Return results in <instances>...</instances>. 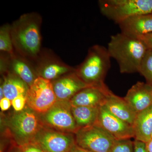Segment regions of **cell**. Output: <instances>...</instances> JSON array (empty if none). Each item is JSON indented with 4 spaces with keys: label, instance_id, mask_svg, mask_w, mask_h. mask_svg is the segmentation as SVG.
I'll return each mask as SVG.
<instances>
[{
    "label": "cell",
    "instance_id": "1",
    "mask_svg": "<svg viewBox=\"0 0 152 152\" xmlns=\"http://www.w3.org/2000/svg\"><path fill=\"white\" fill-rule=\"evenodd\" d=\"M41 22L39 15L25 14L11 26L13 46L24 58H35L39 56L41 43Z\"/></svg>",
    "mask_w": 152,
    "mask_h": 152
},
{
    "label": "cell",
    "instance_id": "2",
    "mask_svg": "<svg viewBox=\"0 0 152 152\" xmlns=\"http://www.w3.org/2000/svg\"><path fill=\"white\" fill-rule=\"evenodd\" d=\"M148 48L141 40L119 33L111 37L107 50L122 74L138 72Z\"/></svg>",
    "mask_w": 152,
    "mask_h": 152
},
{
    "label": "cell",
    "instance_id": "3",
    "mask_svg": "<svg viewBox=\"0 0 152 152\" xmlns=\"http://www.w3.org/2000/svg\"><path fill=\"white\" fill-rule=\"evenodd\" d=\"M107 48L95 45L89 50L84 61L75 72L83 81L91 87H107L104 80L111 66Z\"/></svg>",
    "mask_w": 152,
    "mask_h": 152
},
{
    "label": "cell",
    "instance_id": "4",
    "mask_svg": "<svg viewBox=\"0 0 152 152\" xmlns=\"http://www.w3.org/2000/svg\"><path fill=\"white\" fill-rule=\"evenodd\" d=\"M99 4L102 14L118 24L132 17L152 13V0H101Z\"/></svg>",
    "mask_w": 152,
    "mask_h": 152
},
{
    "label": "cell",
    "instance_id": "5",
    "mask_svg": "<svg viewBox=\"0 0 152 152\" xmlns=\"http://www.w3.org/2000/svg\"><path fill=\"white\" fill-rule=\"evenodd\" d=\"M76 144L92 152H111L116 140L99 125L80 128L75 133Z\"/></svg>",
    "mask_w": 152,
    "mask_h": 152
},
{
    "label": "cell",
    "instance_id": "6",
    "mask_svg": "<svg viewBox=\"0 0 152 152\" xmlns=\"http://www.w3.org/2000/svg\"><path fill=\"white\" fill-rule=\"evenodd\" d=\"M26 97L29 108L40 113L48 111L57 101L52 82L41 77L29 87Z\"/></svg>",
    "mask_w": 152,
    "mask_h": 152
},
{
    "label": "cell",
    "instance_id": "7",
    "mask_svg": "<svg viewBox=\"0 0 152 152\" xmlns=\"http://www.w3.org/2000/svg\"><path fill=\"white\" fill-rule=\"evenodd\" d=\"M9 125L16 137L26 143L37 134L39 123L37 116L31 109H24L11 118Z\"/></svg>",
    "mask_w": 152,
    "mask_h": 152
},
{
    "label": "cell",
    "instance_id": "8",
    "mask_svg": "<svg viewBox=\"0 0 152 152\" xmlns=\"http://www.w3.org/2000/svg\"><path fill=\"white\" fill-rule=\"evenodd\" d=\"M46 122L58 129L76 133L79 129L72 111L69 101H57L45 116Z\"/></svg>",
    "mask_w": 152,
    "mask_h": 152
},
{
    "label": "cell",
    "instance_id": "9",
    "mask_svg": "<svg viewBox=\"0 0 152 152\" xmlns=\"http://www.w3.org/2000/svg\"><path fill=\"white\" fill-rule=\"evenodd\" d=\"M95 124L105 130L117 140L134 138L132 126L114 116L104 106L100 107Z\"/></svg>",
    "mask_w": 152,
    "mask_h": 152
},
{
    "label": "cell",
    "instance_id": "10",
    "mask_svg": "<svg viewBox=\"0 0 152 152\" xmlns=\"http://www.w3.org/2000/svg\"><path fill=\"white\" fill-rule=\"evenodd\" d=\"M36 142L45 152H69L76 144L72 136L49 131L38 134Z\"/></svg>",
    "mask_w": 152,
    "mask_h": 152
},
{
    "label": "cell",
    "instance_id": "11",
    "mask_svg": "<svg viewBox=\"0 0 152 152\" xmlns=\"http://www.w3.org/2000/svg\"><path fill=\"white\" fill-rule=\"evenodd\" d=\"M53 85L57 101H69L82 90L91 87L83 81L75 71L58 79Z\"/></svg>",
    "mask_w": 152,
    "mask_h": 152
},
{
    "label": "cell",
    "instance_id": "12",
    "mask_svg": "<svg viewBox=\"0 0 152 152\" xmlns=\"http://www.w3.org/2000/svg\"><path fill=\"white\" fill-rule=\"evenodd\" d=\"M111 93L107 86L89 87L77 93L69 101L72 107H101Z\"/></svg>",
    "mask_w": 152,
    "mask_h": 152
},
{
    "label": "cell",
    "instance_id": "13",
    "mask_svg": "<svg viewBox=\"0 0 152 152\" xmlns=\"http://www.w3.org/2000/svg\"><path fill=\"white\" fill-rule=\"evenodd\" d=\"M137 113L152 106V86L137 82L128 91L124 97Z\"/></svg>",
    "mask_w": 152,
    "mask_h": 152
},
{
    "label": "cell",
    "instance_id": "14",
    "mask_svg": "<svg viewBox=\"0 0 152 152\" xmlns=\"http://www.w3.org/2000/svg\"><path fill=\"white\" fill-rule=\"evenodd\" d=\"M121 33L139 39L152 33V14L138 15L129 18L119 24Z\"/></svg>",
    "mask_w": 152,
    "mask_h": 152
},
{
    "label": "cell",
    "instance_id": "15",
    "mask_svg": "<svg viewBox=\"0 0 152 152\" xmlns=\"http://www.w3.org/2000/svg\"><path fill=\"white\" fill-rule=\"evenodd\" d=\"M103 106L114 116L132 126L137 113L124 98L112 92L106 99Z\"/></svg>",
    "mask_w": 152,
    "mask_h": 152
},
{
    "label": "cell",
    "instance_id": "16",
    "mask_svg": "<svg viewBox=\"0 0 152 152\" xmlns=\"http://www.w3.org/2000/svg\"><path fill=\"white\" fill-rule=\"evenodd\" d=\"M132 127L135 140L145 143L152 140V106L137 114Z\"/></svg>",
    "mask_w": 152,
    "mask_h": 152
},
{
    "label": "cell",
    "instance_id": "17",
    "mask_svg": "<svg viewBox=\"0 0 152 152\" xmlns=\"http://www.w3.org/2000/svg\"><path fill=\"white\" fill-rule=\"evenodd\" d=\"M100 107H72L73 115L79 129L95 124Z\"/></svg>",
    "mask_w": 152,
    "mask_h": 152
},
{
    "label": "cell",
    "instance_id": "18",
    "mask_svg": "<svg viewBox=\"0 0 152 152\" xmlns=\"http://www.w3.org/2000/svg\"><path fill=\"white\" fill-rule=\"evenodd\" d=\"M43 64L41 65L40 75L46 80H51L56 79L60 76L75 71V69L59 61H45Z\"/></svg>",
    "mask_w": 152,
    "mask_h": 152
},
{
    "label": "cell",
    "instance_id": "19",
    "mask_svg": "<svg viewBox=\"0 0 152 152\" xmlns=\"http://www.w3.org/2000/svg\"><path fill=\"white\" fill-rule=\"evenodd\" d=\"M2 86L4 97L12 101L21 95H26L28 86L15 75H10L5 78Z\"/></svg>",
    "mask_w": 152,
    "mask_h": 152
},
{
    "label": "cell",
    "instance_id": "20",
    "mask_svg": "<svg viewBox=\"0 0 152 152\" xmlns=\"http://www.w3.org/2000/svg\"><path fill=\"white\" fill-rule=\"evenodd\" d=\"M10 56V66L14 73L30 87L37 78L35 77L31 66L22 58L14 54Z\"/></svg>",
    "mask_w": 152,
    "mask_h": 152
},
{
    "label": "cell",
    "instance_id": "21",
    "mask_svg": "<svg viewBox=\"0 0 152 152\" xmlns=\"http://www.w3.org/2000/svg\"><path fill=\"white\" fill-rule=\"evenodd\" d=\"M11 26L5 25L0 29V50L10 56L14 54L13 46L11 35Z\"/></svg>",
    "mask_w": 152,
    "mask_h": 152
},
{
    "label": "cell",
    "instance_id": "22",
    "mask_svg": "<svg viewBox=\"0 0 152 152\" xmlns=\"http://www.w3.org/2000/svg\"><path fill=\"white\" fill-rule=\"evenodd\" d=\"M139 73L143 76L147 83L152 86V50H147L142 60Z\"/></svg>",
    "mask_w": 152,
    "mask_h": 152
},
{
    "label": "cell",
    "instance_id": "23",
    "mask_svg": "<svg viewBox=\"0 0 152 152\" xmlns=\"http://www.w3.org/2000/svg\"><path fill=\"white\" fill-rule=\"evenodd\" d=\"M111 152H134V142L131 139L116 140Z\"/></svg>",
    "mask_w": 152,
    "mask_h": 152
},
{
    "label": "cell",
    "instance_id": "24",
    "mask_svg": "<svg viewBox=\"0 0 152 152\" xmlns=\"http://www.w3.org/2000/svg\"><path fill=\"white\" fill-rule=\"evenodd\" d=\"M26 104V95H21L15 98L12 101V104L14 110L17 112H20L24 108Z\"/></svg>",
    "mask_w": 152,
    "mask_h": 152
},
{
    "label": "cell",
    "instance_id": "25",
    "mask_svg": "<svg viewBox=\"0 0 152 152\" xmlns=\"http://www.w3.org/2000/svg\"><path fill=\"white\" fill-rule=\"evenodd\" d=\"M134 152H147L146 144L143 142L134 140Z\"/></svg>",
    "mask_w": 152,
    "mask_h": 152
},
{
    "label": "cell",
    "instance_id": "26",
    "mask_svg": "<svg viewBox=\"0 0 152 152\" xmlns=\"http://www.w3.org/2000/svg\"><path fill=\"white\" fill-rule=\"evenodd\" d=\"M139 39L145 44L148 49L152 50V33L142 36Z\"/></svg>",
    "mask_w": 152,
    "mask_h": 152
},
{
    "label": "cell",
    "instance_id": "27",
    "mask_svg": "<svg viewBox=\"0 0 152 152\" xmlns=\"http://www.w3.org/2000/svg\"><path fill=\"white\" fill-rule=\"evenodd\" d=\"M12 101L6 97H4L0 100V107L2 111H6L10 107Z\"/></svg>",
    "mask_w": 152,
    "mask_h": 152
},
{
    "label": "cell",
    "instance_id": "28",
    "mask_svg": "<svg viewBox=\"0 0 152 152\" xmlns=\"http://www.w3.org/2000/svg\"><path fill=\"white\" fill-rule=\"evenodd\" d=\"M23 152H45L38 146L32 145L25 148Z\"/></svg>",
    "mask_w": 152,
    "mask_h": 152
},
{
    "label": "cell",
    "instance_id": "29",
    "mask_svg": "<svg viewBox=\"0 0 152 152\" xmlns=\"http://www.w3.org/2000/svg\"><path fill=\"white\" fill-rule=\"evenodd\" d=\"M69 152H92L88 150L81 148L76 144L70 151Z\"/></svg>",
    "mask_w": 152,
    "mask_h": 152
},
{
    "label": "cell",
    "instance_id": "30",
    "mask_svg": "<svg viewBox=\"0 0 152 152\" xmlns=\"http://www.w3.org/2000/svg\"><path fill=\"white\" fill-rule=\"evenodd\" d=\"M145 144L147 152H152V139Z\"/></svg>",
    "mask_w": 152,
    "mask_h": 152
},
{
    "label": "cell",
    "instance_id": "31",
    "mask_svg": "<svg viewBox=\"0 0 152 152\" xmlns=\"http://www.w3.org/2000/svg\"><path fill=\"white\" fill-rule=\"evenodd\" d=\"M4 97V91H3L2 86H1L0 88V100L2 99Z\"/></svg>",
    "mask_w": 152,
    "mask_h": 152
},
{
    "label": "cell",
    "instance_id": "32",
    "mask_svg": "<svg viewBox=\"0 0 152 152\" xmlns=\"http://www.w3.org/2000/svg\"></svg>",
    "mask_w": 152,
    "mask_h": 152
},
{
    "label": "cell",
    "instance_id": "33",
    "mask_svg": "<svg viewBox=\"0 0 152 152\" xmlns=\"http://www.w3.org/2000/svg\"></svg>",
    "mask_w": 152,
    "mask_h": 152
}]
</instances>
